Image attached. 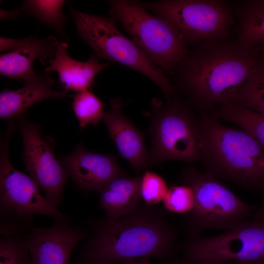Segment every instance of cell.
Here are the masks:
<instances>
[{"mask_svg": "<svg viewBox=\"0 0 264 264\" xmlns=\"http://www.w3.org/2000/svg\"><path fill=\"white\" fill-rule=\"evenodd\" d=\"M59 41L49 36L42 39L30 37L28 42L19 49L0 56V74L23 81L34 75V61L39 58L43 64L48 63L56 54Z\"/></svg>", "mask_w": 264, "mask_h": 264, "instance_id": "e0dca14e", "label": "cell"}, {"mask_svg": "<svg viewBox=\"0 0 264 264\" xmlns=\"http://www.w3.org/2000/svg\"><path fill=\"white\" fill-rule=\"evenodd\" d=\"M236 24L234 41L248 46L264 44V0L230 1Z\"/></svg>", "mask_w": 264, "mask_h": 264, "instance_id": "d6986e66", "label": "cell"}, {"mask_svg": "<svg viewBox=\"0 0 264 264\" xmlns=\"http://www.w3.org/2000/svg\"><path fill=\"white\" fill-rule=\"evenodd\" d=\"M165 209L177 214H188L195 203L194 194L189 186L175 185L168 188L163 200Z\"/></svg>", "mask_w": 264, "mask_h": 264, "instance_id": "d4e9b609", "label": "cell"}, {"mask_svg": "<svg viewBox=\"0 0 264 264\" xmlns=\"http://www.w3.org/2000/svg\"><path fill=\"white\" fill-rule=\"evenodd\" d=\"M109 2L112 18L120 22L132 41L166 75H172L190 50L176 28L166 19L148 12L137 1Z\"/></svg>", "mask_w": 264, "mask_h": 264, "instance_id": "8992f818", "label": "cell"}, {"mask_svg": "<svg viewBox=\"0 0 264 264\" xmlns=\"http://www.w3.org/2000/svg\"><path fill=\"white\" fill-rule=\"evenodd\" d=\"M0 264H31L25 236L0 238Z\"/></svg>", "mask_w": 264, "mask_h": 264, "instance_id": "cb8c5ba5", "label": "cell"}, {"mask_svg": "<svg viewBox=\"0 0 264 264\" xmlns=\"http://www.w3.org/2000/svg\"><path fill=\"white\" fill-rule=\"evenodd\" d=\"M213 264V263H204V264Z\"/></svg>", "mask_w": 264, "mask_h": 264, "instance_id": "1f68e13d", "label": "cell"}, {"mask_svg": "<svg viewBox=\"0 0 264 264\" xmlns=\"http://www.w3.org/2000/svg\"><path fill=\"white\" fill-rule=\"evenodd\" d=\"M146 9L170 22L188 44L229 39L236 21L225 0H162L140 2Z\"/></svg>", "mask_w": 264, "mask_h": 264, "instance_id": "9c48e42d", "label": "cell"}, {"mask_svg": "<svg viewBox=\"0 0 264 264\" xmlns=\"http://www.w3.org/2000/svg\"><path fill=\"white\" fill-rule=\"evenodd\" d=\"M209 112L220 120L230 122L241 128L264 151V117L232 102L222 103Z\"/></svg>", "mask_w": 264, "mask_h": 264, "instance_id": "ffe728a7", "label": "cell"}, {"mask_svg": "<svg viewBox=\"0 0 264 264\" xmlns=\"http://www.w3.org/2000/svg\"><path fill=\"white\" fill-rule=\"evenodd\" d=\"M152 107V146L146 167L168 160L198 161V115L191 104L177 95L167 99L166 103L154 98Z\"/></svg>", "mask_w": 264, "mask_h": 264, "instance_id": "5b68a950", "label": "cell"}, {"mask_svg": "<svg viewBox=\"0 0 264 264\" xmlns=\"http://www.w3.org/2000/svg\"><path fill=\"white\" fill-rule=\"evenodd\" d=\"M61 163L68 176L87 191L99 192L111 180L124 175L112 156L90 152L81 143Z\"/></svg>", "mask_w": 264, "mask_h": 264, "instance_id": "4fadbf2b", "label": "cell"}, {"mask_svg": "<svg viewBox=\"0 0 264 264\" xmlns=\"http://www.w3.org/2000/svg\"><path fill=\"white\" fill-rule=\"evenodd\" d=\"M68 44L59 42L54 58L48 62L44 70L49 73L56 71L65 90L77 92L88 90L96 75L109 66L108 63H99L98 58L93 54L85 62L75 60L67 52Z\"/></svg>", "mask_w": 264, "mask_h": 264, "instance_id": "2e32d148", "label": "cell"}, {"mask_svg": "<svg viewBox=\"0 0 264 264\" xmlns=\"http://www.w3.org/2000/svg\"><path fill=\"white\" fill-rule=\"evenodd\" d=\"M125 264H152L149 258H144L129 261Z\"/></svg>", "mask_w": 264, "mask_h": 264, "instance_id": "f1b7e54d", "label": "cell"}, {"mask_svg": "<svg viewBox=\"0 0 264 264\" xmlns=\"http://www.w3.org/2000/svg\"><path fill=\"white\" fill-rule=\"evenodd\" d=\"M89 224L91 234L81 251L80 264L125 263L144 258L164 261L175 248V228L154 206L139 204L126 216H104Z\"/></svg>", "mask_w": 264, "mask_h": 264, "instance_id": "7a4b0ae2", "label": "cell"}, {"mask_svg": "<svg viewBox=\"0 0 264 264\" xmlns=\"http://www.w3.org/2000/svg\"><path fill=\"white\" fill-rule=\"evenodd\" d=\"M30 37L22 40H16L10 38L0 37V50L3 51L7 50H16L25 45L29 41Z\"/></svg>", "mask_w": 264, "mask_h": 264, "instance_id": "4316f807", "label": "cell"}, {"mask_svg": "<svg viewBox=\"0 0 264 264\" xmlns=\"http://www.w3.org/2000/svg\"><path fill=\"white\" fill-rule=\"evenodd\" d=\"M264 117V52L258 57L243 86L230 102Z\"/></svg>", "mask_w": 264, "mask_h": 264, "instance_id": "44dd1931", "label": "cell"}, {"mask_svg": "<svg viewBox=\"0 0 264 264\" xmlns=\"http://www.w3.org/2000/svg\"><path fill=\"white\" fill-rule=\"evenodd\" d=\"M264 264V261L256 262V263H249V264Z\"/></svg>", "mask_w": 264, "mask_h": 264, "instance_id": "4dcf8cb0", "label": "cell"}, {"mask_svg": "<svg viewBox=\"0 0 264 264\" xmlns=\"http://www.w3.org/2000/svg\"><path fill=\"white\" fill-rule=\"evenodd\" d=\"M168 190L165 179L155 173L146 171L140 177L141 197L147 205L154 206L163 201Z\"/></svg>", "mask_w": 264, "mask_h": 264, "instance_id": "484cf974", "label": "cell"}, {"mask_svg": "<svg viewBox=\"0 0 264 264\" xmlns=\"http://www.w3.org/2000/svg\"><path fill=\"white\" fill-rule=\"evenodd\" d=\"M70 11L78 34L97 58L121 64L141 73L155 83L167 99L177 95L167 76L132 40L120 32L115 19L83 13L72 7Z\"/></svg>", "mask_w": 264, "mask_h": 264, "instance_id": "52a82bcc", "label": "cell"}, {"mask_svg": "<svg viewBox=\"0 0 264 264\" xmlns=\"http://www.w3.org/2000/svg\"><path fill=\"white\" fill-rule=\"evenodd\" d=\"M15 128L9 125L0 143V233L2 237L30 231L35 215L67 219L45 197L30 176L16 169L8 158V147Z\"/></svg>", "mask_w": 264, "mask_h": 264, "instance_id": "277c9868", "label": "cell"}, {"mask_svg": "<svg viewBox=\"0 0 264 264\" xmlns=\"http://www.w3.org/2000/svg\"><path fill=\"white\" fill-rule=\"evenodd\" d=\"M188 264H245L264 261V222L246 221L215 236L193 238L184 246Z\"/></svg>", "mask_w": 264, "mask_h": 264, "instance_id": "30bf717a", "label": "cell"}, {"mask_svg": "<svg viewBox=\"0 0 264 264\" xmlns=\"http://www.w3.org/2000/svg\"><path fill=\"white\" fill-rule=\"evenodd\" d=\"M123 106L119 100L112 99L103 119L120 155L129 161L135 171L138 172L146 167L147 162L144 135L124 115Z\"/></svg>", "mask_w": 264, "mask_h": 264, "instance_id": "5bb4252c", "label": "cell"}, {"mask_svg": "<svg viewBox=\"0 0 264 264\" xmlns=\"http://www.w3.org/2000/svg\"><path fill=\"white\" fill-rule=\"evenodd\" d=\"M18 120L23 143V160L25 169L46 198L57 207L62 203L63 192L68 175L54 153V142L42 135L39 126L25 118Z\"/></svg>", "mask_w": 264, "mask_h": 264, "instance_id": "8fae6325", "label": "cell"}, {"mask_svg": "<svg viewBox=\"0 0 264 264\" xmlns=\"http://www.w3.org/2000/svg\"><path fill=\"white\" fill-rule=\"evenodd\" d=\"M67 219L55 220L48 227H34L25 235L31 264H68L75 246L87 237L85 229Z\"/></svg>", "mask_w": 264, "mask_h": 264, "instance_id": "7c38bea8", "label": "cell"}, {"mask_svg": "<svg viewBox=\"0 0 264 264\" xmlns=\"http://www.w3.org/2000/svg\"><path fill=\"white\" fill-rule=\"evenodd\" d=\"M253 220L264 222V200L261 207L253 214Z\"/></svg>", "mask_w": 264, "mask_h": 264, "instance_id": "83f0119b", "label": "cell"}, {"mask_svg": "<svg viewBox=\"0 0 264 264\" xmlns=\"http://www.w3.org/2000/svg\"><path fill=\"white\" fill-rule=\"evenodd\" d=\"M261 51L229 39L201 43L189 50L172 75L198 113L230 102L246 82Z\"/></svg>", "mask_w": 264, "mask_h": 264, "instance_id": "6da1fadb", "label": "cell"}, {"mask_svg": "<svg viewBox=\"0 0 264 264\" xmlns=\"http://www.w3.org/2000/svg\"><path fill=\"white\" fill-rule=\"evenodd\" d=\"M260 50L264 52V44L257 46Z\"/></svg>", "mask_w": 264, "mask_h": 264, "instance_id": "f546056e", "label": "cell"}, {"mask_svg": "<svg viewBox=\"0 0 264 264\" xmlns=\"http://www.w3.org/2000/svg\"><path fill=\"white\" fill-rule=\"evenodd\" d=\"M72 107L81 128L88 124H97L104 115V104L88 90L73 96Z\"/></svg>", "mask_w": 264, "mask_h": 264, "instance_id": "603a6c76", "label": "cell"}, {"mask_svg": "<svg viewBox=\"0 0 264 264\" xmlns=\"http://www.w3.org/2000/svg\"><path fill=\"white\" fill-rule=\"evenodd\" d=\"M140 177L122 175L109 182L100 192L99 205L105 216L117 219L133 212L140 204Z\"/></svg>", "mask_w": 264, "mask_h": 264, "instance_id": "ac0fdd59", "label": "cell"}, {"mask_svg": "<svg viewBox=\"0 0 264 264\" xmlns=\"http://www.w3.org/2000/svg\"><path fill=\"white\" fill-rule=\"evenodd\" d=\"M65 0H27L22 9L37 18L40 22L64 35L66 17L62 9Z\"/></svg>", "mask_w": 264, "mask_h": 264, "instance_id": "7402d4cb", "label": "cell"}, {"mask_svg": "<svg viewBox=\"0 0 264 264\" xmlns=\"http://www.w3.org/2000/svg\"><path fill=\"white\" fill-rule=\"evenodd\" d=\"M199 160L206 173L264 192V151L246 132L209 112L198 113Z\"/></svg>", "mask_w": 264, "mask_h": 264, "instance_id": "3957f363", "label": "cell"}, {"mask_svg": "<svg viewBox=\"0 0 264 264\" xmlns=\"http://www.w3.org/2000/svg\"><path fill=\"white\" fill-rule=\"evenodd\" d=\"M23 81L24 85L20 89L0 92V119H17L23 115L28 108L39 101L69 96L66 90L58 91L51 88L55 81L48 72L35 73Z\"/></svg>", "mask_w": 264, "mask_h": 264, "instance_id": "9a60e30c", "label": "cell"}, {"mask_svg": "<svg viewBox=\"0 0 264 264\" xmlns=\"http://www.w3.org/2000/svg\"><path fill=\"white\" fill-rule=\"evenodd\" d=\"M183 184L190 186L195 197L192 210L186 218L190 236L205 229L227 230L246 221L256 210L235 195L218 178L187 167L182 172Z\"/></svg>", "mask_w": 264, "mask_h": 264, "instance_id": "ba28073f", "label": "cell"}]
</instances>
